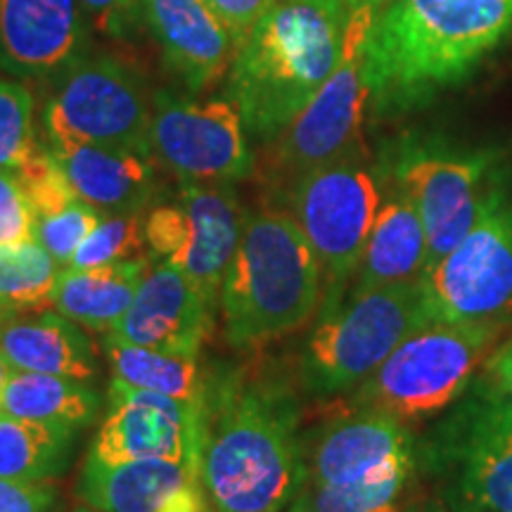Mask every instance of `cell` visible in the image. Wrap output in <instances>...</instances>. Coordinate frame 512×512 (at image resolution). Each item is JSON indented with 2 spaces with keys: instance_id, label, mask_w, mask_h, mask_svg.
Listing matches in <instances>:
<instances>
[{
  "instance_id": "cell-1",
  "label": "cell",
  "mask_w": 512,
  "mask_h": 512,
  "mask_svg": "<svg viewBox=\"0 0 512 512\" xmlns=\"http://www.w3.org/2000/svg\"><path fill=\"white\" fill-rule=\"evenodd\" d=\"M200 479L211 512H280L302 494L299 403L285 382L235 368L207 377Z\"/></svg>"
},
{
  "instance_id": "cell-2",
  "label": "cell",
  "mask_w": 512,
  "mask_h": 512,
  "mask_svg": "<svg viewBox=\"0 0 512 512\" xmlns=\"http://www.w3.org/2000/svg\"><path fill=\"white\" fill-rule=\"evenodd\" d=\"M512 31V0H392L366 48L370 112L418 110L456 86Z\"/></svg>"
},
{
  "instance_id": "cell-3",
  "label": "cell",
  "mask_w": 512,
  "mask_h": 512,
  "mask_svg": "<svg viewBox=\"0 0 512 512\" xmlns=\"http://www.w3.org/2000/svg\"><path fill=\"white\" fill-rule=\"evenodd\" d=\"M349 12L347 0H273L228 69L249 136L271 143L302 114L342 57Z\"/></svg>"
},
{
  "instance_id": "cell-4",
  "label": "cell",
  "mask_w": 512,
  "mask_h": 512,
  "mask_svg": "<svg viewBox=\"0 0 512 512\" xmlns=\"http://www.w3.org/2000/svg\"><path fill=\"white\" fill-rule=\"evenodd\" d=\"M219 304L235 349L266 347L320 311L323 271L290 211L266 207L247 214Z\"/></svg>"
},
{
  "instance_id": "cell-5",
  "label": "cell",
  "mask_w": 512,
  "mask_h": 512,
  "mask_svg": "<svg viewBox=\"0 0 512 512\" xmlns=\"http://www.w3.org/2000/svg\"><path fill=\"white\" fill-rule=\"evenodd\" d=\"M418 467L453 512H512V396L479 375L418 439Z\"/></svg>"
},
{
  "instance_id": "cell-6",
  "label": "cell",
  "mask_w": 512,
  "mask_h": 512,
  "mask_svg": "<svg viewBox=\"0 0 512 512\" xmlns=\"http://www.w3.org/2000/svg\"><path fill=\"white\" fill-rule=\"evenodd\" d=\"M510 325L432 323L411 332L349 396L401 422L437 418L467 392Z\"/></svg>"
},
{
  "instance_id": "cell-7",
  "label": "cell",
  "mask_w": 512,
  "mask_h": 512,
  "mask_svg": "<svg viewBox=\"0 0 512 512\" xmlns=\"http://www.w3.org/2000/svg\"><path fill=\"white\" fill-rule=\"evenodd\" d=\"M432 323L420 280L349 294L318 316L299 356V384L311 396L354 392L411 332Z\"/></svg>"
},
{
  "instance_id": "cell-8",
  "label": "cell",
  "mask_w": 512,
  "mask_h": 512,
  "mask_svg": "<svg viewBox=\"0 0 512 512\" xmlns=\"http://www.w3.org/2000/svg\"><path fill=\"white\" fill-rule=\"evenodd\" d=\"M377 15L380 12L370 0L351 8L335 72L302 114L271 140L268 178L278 192L320 166L368 155L363 143V121L370 110L366 48Z\"/></svg>"
},
{
  "instance_id": "cell-9",
  "label": "cell",
  "mask_w": 512,
  "mask_h": 512,
  "mask_svg": "<svg viewBox=\"0 0 512 512\" xmlns=\"http://www.w3.org/2000/svg\"><path fill=\"white\" fill-rule=\"evenodd\" d=\"M323 271L318 316L347 299L384 197V171L366 157L344 159L299 176L280 192Z\"/></svg>"
},
{
  "instance_id": "cell-10",
  "label": "cell",
  "mask_w": 512,
  "mask_h": 512,
  "mask_svg": "<svg viewBox=\"0 0 512 512\" xmlns=\"http://www.w3.org/2000/svg\"><path fill=\"white\" fill-rule=\"evenodd\" d=\"M420 283L432 320L512 328V190L501 171L470 233Z\"/></svg>"
},
{
  "instance_id": "cell-11",
  "label": "cell",
  "mask_w": 512,
  "mask_h": 512,
  "mask_svg": "<svg viewBox=\"0 0 512 512\" xmlns=\"http://www.w3.org/2000/svg\"><path fill=\"white\" fill-rule=\"evenodd\" d=\"M150 124L143 81L110 55H86L55 76L41 110L46 145L91 143L152 157Z\"/></svg>"
},
{
  "instance_id": "cell-12",
  "label": "cell",
  "mask_w": 512,
  "mask_h": 512,
  "mask_svg": "<svg viewBox=\"0 0 512 512\" xmlns=\"http://www.w3.org/2000/svg\"><path fill=\"white\" fill-rule=\"evenodd\" d=\"M382 171L418 209L430 249L427 266L470 233L498 176L491 150L465 152L415 136L403 138L394 147Z\"/></svg>"
},
{
  "instance_id": "cell-13",
  "label": "cell",
  "mask_w": 512,
  "mask_h": 512,
  "mask_svg": "<svg viewBox=\"0 0 512 512\" xmlns=\"http://www.w3.org/2000/svg\"><path fill=\"white\" fill-rule=\"evenodd\" d=\"M245 219L247 211L230 183L181 181L174 202L147 209V247L152 259L174 264L211 304L219 306Z\"/></svg>"
},
{
  "instance_id": "cell-14",
  "label": "cell",
  "mask_w": 512,
  "mask_h": 512,
  "mask_svg": "<svg viewBox=\"0 0 512 512\" xmlns=\"http://www.w3.org/2000/svg\"><path fill=\"white\" fill-rule=\"evenodd\" d=\"M247 138L233 100H195L174 91H157L152 98V155L178 181L235 183L247 178L254 169Z\"/></svg>"
},
{
  "instance_id": "cell-15",
  "label": "cell",
  "mask_w": 512,
  "mask_h": 512,
  "mask_svg": "<svg viewBox=\"0 0 512 512\" xmlns=\"http://www.w3.org/2000/svg\"><path fill=\"white\" fill-rule=\"evenodd\" d=\"M105 420L95 434L91 456L102 463L181 460L200 467L202 406L110 382Z\"/></svg>"
},
{
  "instance_id": "cell-16",
  "label": "cell",
  "mask_w": 512,
  "mask_h": 512,
  "mask_svg": "<svg viewBox=\"0 0 512 512\" xmlns=\"http://www.w3.org/2000/svg\"><path fill=\"white\" fill-rule=\"evenodd\" d=\"M306 486H351L418 470V439L392 415L351 408L311 434L304 444Z\"/></svg>"
},
{
  "instance_id": "cell-17",
  "label": "cell",
  "mask_w": 512,
  "mask_h": 512,
  "mask_svg": "<svg viewBox=\"0 0 512 512\" xmlns=\"http://www.w3.org/2000/svg\"><path fill=\"white\" fill-rule=\"evenodd\" d=\"M216 306L174 264L147 266L114 337L166 354L197 356L214 332Z\"/></svg>"
},
{
  "instance_id": "cell-18",
  "label": "cell",
  "mask_w": 512,
  "mask_h": 512,
  "mask_svg": "<svg viewBox=\"0 0 512 512\" xmlns=\"http://www.w3.org/2000/svg\"><path fill=\"white\" fill-rule=\"evenodd\" d=\"M86 19L79 0H0V69L55 79L86 57Z\"/></svg>"
},
{
  "instance_id": "cell-19",
  "label": "cell",
  "mask_w": 512,
  "mask_h": 512,
  "mask_svg": "<svg viewBox=\"0 0 512 512\" xmlns=\"http://www.w3.org/2000/svg\"><path fill=\"white\" fill-rule=\"evenodd\" d=\"M76 496L102 512H211L200 467L181 460L102 463L88 453Z\"/></svg>"
},
{
  "instance_id": "cell-20",
  "label": "cell",
  "mask_w": 512,
  "mask_h": 512,
  "mask_svg": "<svg viewBox=\"0 0 512 512\" xmlns=\"http://www.w3.org/2000/svg\"><path fill=\"white\" fill-rule=\"evenodd\" d=\"M140 5L166 64L192 93L207 91L228 72L235 41L207 0H140Z\"/></svg>"
},
{
  "instance_id": "cell-21",
  "label": "cell",
  "mask_w": 512,
  "mask_h": 512,
  "mask_svg": "<svg viewBox=\"0 0 512 512\" xmlns=\"http://www.w3.org/2000/svg\"><path fill=\"white\" fill-rule=\"evenodd\" d=\"M67 174L76 197L102 216L145 214L157 197L150 155L91 143L46 145Z\"/></svg>"
},
{
  "instance_id": "cell-22",
  "label": "cell",
  "mask_w": 512,
  "mask_h": 512,
  "mask_svg": "<svg viewBox=\"0 0 512 512\" xmlns=\"http://www.w3.org/2000/svg\"><path fill=\"white\" fill-rule=\"evenodd\" d=\"M389 192L382 197L361 264L349 294L420 280L427 268V233L415 204L384 176ZM347 294V297H349Z\"/></svg>"
},
{
  "instance_id": "cell-23",
  "label": "cell",
  "mask_w": 512,
  "mask_h": 512,
  "mask_svg": "<svg viewBox=\"0 0 512 512\" xmlns=\"http://www.w3.org/2000/svg\"><path fill=\"white\" fill-rule=\"evenodd\" d=\"M0 351L15 370L62 375L81 382L100 373L98 354L88 332L57 311L27 320H3Z\"/></svg>"
},
{
  "instance_id": "cell-24",
  "label": "cell",
  "mask_w": 512,
  "mask_h": 512,
  "mask_svg": "<svg viewBox=\"0 0 512 512\" xmlns=\"http://www.w3.org/2000/svg\"><path fill=\"white\" fill-rule=\"evenodd\" d=\"M150 259L102 268H64L53 309L98 335H112L131 306Z\"/></svg>"
},
{
  "instance_id": "cell-25",
  "label": "cell",
  "mask_w": 512,
  "mask_h": 512,
  "mask_svg": "<svg viewBox=\"0 0 512 512\" xmlns=\"http://www.w3.org/2000/svg\"><path fill=\"white\" fill-rule=\"evenodd\" d=\"M0 411L15 418L83 430L100 411V396L88 382L62 375L15 370L5 387Z\"/></svg>"
},
{
  "instance_id": "cell-26",
  "label": "cell",
  "mask_w": 512,
  "mask_h": 512,
  "mask_svg": "<svg viewBox=\"0 0 512 512\" xmlns=\"http://www.w3.org/2000/svg\"><path fill=\"white\" fill-rule=\"evenodd\" d=\"M102 351L110 361L112 380L202 406L207 377L197 363V356L138 347L114 335H102Z\"/></svg>"
},
{
  "instance_id": "cell-27",
  "label": "cell",
  "mask_w": 512,
  "mask_h": 512,
  "mask_svg": "<svg viewBox=\"0 0 512 512\" xmlns=\"http://www.w3.org/2000/svg\"><path fill=\"white\" fill-rule=\"evenodd\" d=\"M76 430L15 418L0 411V477L48 482L62 475L72 456Z\"/></svg>"
},
{
  "instance_id": "cell-28",
  "label": "cell",
  "mask_w": 512,
  "mask_h": 512,
  "mask_svg": "<svg viewBox=\"0 0 512 512\" xmlns=\"http://www.w3.org/2000/svg\"><path fill=\"white\" fill-rule=\"evenodd\" d=\"M64 268L36 238L0 247V290L17 313L53 306L55 287Z\"/></svg>"
},
{
  "instance_id": "cell-29",
  "label": "cell",
  "mask_w": 512,
  "mask_h": 512,
  "mask_svg": "<svg viewBox=\"0 0 512 512\" xmlns=\"http://www.w3.org/2000/svg\"><path fill=\"white\" fill-rule=\"evenodd\" d=\"M415 470H396L351 486H306L313 512H403Z\"/></svg>"
},
{
  "instance_id": "cell-30",
  "label": "cell",
  "mask_w": 512,
  "mask_h": 512,
  "mask_svg": "<svg viewBox=\"0 0 512 512\" xmlns=\"http://www.w3.org/2000/svg\"><path fill=\"white\" fill-rule=\"evenodd\" d=\"M152 259L145 235V214L102 216L98 226L81 242L67 268H102L126 261Z\"/></svg>"
},
{
  "instance_id": "cell-31",
  "label": "cell",
  "mask_w": 512,
  "mask_h": 512,
  "mask_svg": "<svg viewBox=\"0 0 512 512\" xmlns=\"http://www.w3.org/2000/svg\"><path fill=\"white\" fill-rule=\"evenodd\" d=\"M36 150L34 95L24 83L0 79V169L17 171Z\"/></svg>"
},
{
  "instance_id": "cell-32",
  "label": "cell",
  "mask_w": 512,
  "mask_h": 512,
  "mask_svg": "<svg viewBox=\"0 0 512 512\" xmlns=\"http://www.w3.org/2000/svg\"><path fill=\"white\" fill-rule=\"evenodd\" d=\"M15 174L22 183V190L27 195L31 209H34L36 219L62 211L79 200L60 162L46 145H38V150L19 166Z\"/></svg>"
},
{
  "instance_id": "cell-33",
  "label": "cell",
  "mask_w": 512,
  "mask_h": 512,
  "mask_svg": "<svg viewBox=\"0 0 512 512\" xmlns=\"http://www.w3.org/2000/svg\"><path fill=\"white\" fill-rule=\"evenodd\" d=\"M100 219L102 214L98 209H93L83 200H76L62 211L36 219L34 238L55 256L57 264L67 268L76 249L93 233Z\"/></svg>"
},
{
  "instance_id": "cell-34",
  "label": "cell",
  "mask_w": 512,
  "mask_h": 512,
  "mask_svg": "<svg viewBox=\"0 0 512 512\" xmlns=\"http://www.w3.org/2000/svg\"><path fill=\"white\" fill-rule=\"evenodd\" d=\"M36 216L15 171L0 169V247L34 240Z\"/></svg>"
},
{
  "instance_id": "cell-35",
  "label": "cell",
  "mask_w": 512,
  "mask_h": 512,
  "mask_svg": "<svg viewBox=\"0 0 512 512\" xmlns=\"http://www.w3.org/2000/svg\"><path fill=\"white\" fill-rule=\"evenodd\" d=\"M79 3L93 27L114 38L131 36L143 19L140 0H79Z\"/></svg>"
},
{
  "instance_id": "cell-36",
  "label": "cell",
  "mask_w": 512,
  "mask_h": 512,
  "mask_svg": "<svg viewBox=\"0 0 512 512\" xmlns=\"http://www.w3.org/2000/svg\"><path fill=\"white\" fill-rule=\"evenodd\" d=\"M57 501L48 482H19L0 477V512H50Z\"/></svg>"
},
{
  "instance_id": "cell-37",
  "label": "cell",
  "mask_w": 512,
  "mask_h": 512,
  "mask_svg": "<svg viewBox=\"0 0 512 512\" xmlns=\"http://www.w3.org/2000/svg\"><path fill=\"white\" fill-rule=\"evenodd\" d=\"M207 5L226 24L235 41V50H238L252 34L256 22L271 8L273 0H207Z\"/></svg>"
},
{
  "instance_id": "cell-38",
  "label": "cell",
  "mask_w": 512,
  "mask_h": 512,
  "mask_svg": "<svg viewBox=\"0 0 512 512\" xmlns=\"http://www.w3.org/2000/svg\"><path fill=\"white\" fill-rule=\"evenodd\" d=\"M482 375L501 392L512 396V335L510 339H505L501 347L494 349V354L484 363Z\"/></svg>"
},
{
  "instance_id": "cell-39",
  "label": "cell",
  "mask_w": 512,
  "mask_h": 512,
  "mask_svg": "<svg viewBox=\"0 0 512 512\" xmlns=\"http://www.w3.org/2000/svg\"><path fill=\"white\" fill-rule=\"evenodd\" d=\"M403 512H453V510L448 508L441 498L427 496V498H413V501H408L406 510Z\"/></svg>"
},
{
  "instance_id": "cell-40",
  "label": "cell",
  "mask_w": 512,
  "mask_h": 512,
  "mask_svg": "<svg viewBox=\"0 0 512 512\" xmlns=\"http://www.w3.org/2000/svg\"><path fill=\"white\" fill-rule=\"evenodd\" d=\"M12 373H15V368L10 366V361H8V358H5L3 351H0V401H3L5 387H8Z\"/></svg>"
},
{
  "instance_id": "cell-41",
  "label": "cell",
  "mask_w": 512,
  "mask_h": 512,
  "mask_svg": "<svg viewBox=\"0 0 512 512\" xmlns=\"http://www.w3.org/2000/svg\"><path fill=\"white\" fill-rule=\"evenodd\" d=\"M287 512H313L311 496H309V489H306V486H304L302 494H299L290 505H287Z\"/></svg>"
},
{
  "instance_id": "cell-42",
  "label": "cell",
  "mask_w": 512,
  "mask_h": 512,
  "mask_svg": "<svg viewBox=\"0 0 512 512\" xmlns=\"http://www.w3.org/2000/svg\"><path fill=\"white\" fill-rule=\"evenodd\" d=\"M15 309H12V304L8 302V299H5V294H3V290H0V323H3V320H8V318H12L15 316Z\"/></svg>"
},
{
  "instance_id": "cell-43",
  "label": "cell",
  "mask_w": 512,
  "mask_h": 512,
  "mask_svg": "<svg viewBox=\"0 0 512 512\" xmlns=\"http://www.w3.org/2000/svg\"><path fill=\"white\" fill-rule=\"evenodd\" d=\"M72 512H102V510L93 508V505H86V503H83V505H79V508H74Z\"/></svg>"
},
{
  "instance_id": "cell-44",
  "label": "cell",
  "mask_w": 512,
  "mask_h": 512,
  "mask_svg": "<svg viewBox=\"0 0 512 512\" xmlns=\"http://www.w3.org/2000/svg\"><path fill=\"white\" fill-rule=\"evenodd\" d=\"M370 3H373V5H375V8H377V12H380L382 8H387V5H389V3H392V0H370Z\"/></svg>"
},
{
  "instance_id": "cell-45",
  "label": "cell",
  "mask_w": 512,
  "mask_h": 512,
  "mask_svg": "<svg viewBox=\"0 0 512 512\" xmlns=\"http://www.w3.org/2000/svg\"><path fill=\"white\" fill-rule=\"evenodd\" d=\"M358 3H361V0H347V5H349V8H356Z\"/></svg>"
}]
</instances>
